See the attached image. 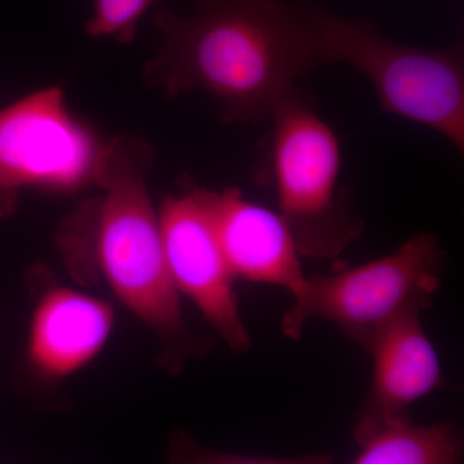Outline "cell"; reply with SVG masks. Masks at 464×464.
<instances>
[{
  "instance_id": "1",
  "label": "cell",
  "mask_w": 464,
  "mask_h": 464,
  "mask_svg": "<svg viewBox=\"0 0 464 464\" xmlns=\"http://www.w3.org/2000/svg\"><path fill=\"white\" fill-rule=\"evenodd\" d=\"M146 79L170 96L200 92L232 123H257L295 93L313 63L306 5L199 0L188 14L161 9Z\"/></svg>"
},
{
  "instance_id": "2",
  "label": "cell",
  "mask_w": 464,
  "mask_h": 464,
  "mask_svg": "<svg viewBox=\"0 0 464 464\" xmlns=\"http://www.w3.org/2000/svg\"><path fill=\"white\" fill-rule=\"evenodd\" d=\"M148 143L121 137L106 145L97 185L96 264L119 301L154 333L167 369L179 372L204 342L188 328L170 279L159 213L146 186Z\"/></svg>"
},
{
  "instance_id": "3",
  "label": "cell",
  "mask_w": 464,
  "mask_h": 464,
  "mask_svg": "<svg viewBox=\"0 0 464 464\" xmlns=\"http://www.w3.org/2000/svg\"><path fill=\"white\" fill-rule=\"evenodd\" d=\"M314 69L344 63L373 85L382 109L464 150V63L459 48L427 50L384 36L366 18L306 5Z\"/></svg>"
},
{
  "instance_id": "4",
  "label": "cell",
  "mask_w": 464,
  "mask_h": 464,
  "mask_svg": "<svg viewBox=\"0 0 464 464\" xmlns=\"http://www.w3.org/2000/svg\"><path fill=\"white\" fill-rule=\"evenodd\" d=\"M444 261L438 237L417 234L386 257L306 277L290 293L293 306L283 317L282 331L297 341L308 320L324 319L368 351L391 324L431 306Z\"/></svg>"
},
{
  "instance_id": "5",
  "label": "cell",
  "mask_w": 464,
  "mask_h": 464,
  "mask_svg": "<svg viewBox=\"0 0 464 464\" xmlns=\"http://www.w3.org/2000/svg\"><path fill=\"white\" fill-rule=\"evenodd\" d=\"M273 176L279 210L302 257L334 259L362 235V221L338 190L341 148L315 110L295 93L274 114Z\"/></svg>"
},
{
  "instance_id": "6",
  "label": "cell",
  "mask_w": 464,
  "mask_h": 464,
  "mask_svg": "<svg viewBox=\"0 0 464 464\" xmlns=\"http://www.w3.org/2000/svg\"><path fill=\"white\" fill-rule=\"evenodd\" d=\"M106 146L76 121L63 91L45 88L0 111V217L24 190L69 192L97 183Z\"/></svg>"
},
{
  "instance_id": "7",
  "label": "cell",
  "mask_w": 464,
  "mask_h": 464,
  "mask_svg": "<svg viewBox=\"0 0 464 464\" xmlns=\"http://www.w3.org/2000/svg\"><path fill=\"white\" fill-rule=\"evenodd\" d=\"M213 197L215 191L195 190L164 201L159 212L164 255L177 292L194 302L232 351L244 353L250 337L217 232Z\"/></svg>"
},
{
  "instance_id": "8",
  "label": "cell",
  "mask_w": 464,
  "mask_h": 464,
  "mask_svg": "<svg viewBox=\"0 0 464 464\" xmlns=\"http://www.w3.org/2000/svg\"><path fill=\"white\" fill-rule=\"evenodd\" d=\"M366 353L373 357V378L357 414L359 445L387 427L409 422V408L444 384L439 355L424 333L420 314H408L391 324Z\"/></svg>"
},
{
  "instance_id": "9",
  "label": "cell",
  "mask_w": 464,
  "mask_h": 464,
  "mask_svg": "<svg viewBox=\"0 0 464 464\" xmlns=\"http://www.w3.org/2000/svg\"><path fill=\"white\" fill-rule=\"evenodd\" d=\"M217 232L235 279L273 284L289 293L306 276L301 253L279 212L246 199L237 188L215 192Z\"/></svg>"
},
{
  "instance_id": "10",
  "label": "cell",
  "mask_w": 464,
  "mask_h": 464,
  "mask_svg": "<svg viewBox=\"0 0 464 464\" xmlns=\"http://www.w3.org/2000/svg\"><path fill=\"white\" fill-rule=\"evenodd\" d=\"M114 326L109 304L78 290L52 286L45 290L30 323L27 355L44 380L76 373L96 359Z\"/></svg>"
},
{
  "instance_id": "11",
  "label": "cell",
  "mask_w": 464,
  "mask_h": 464,
  "mask_svg": "<svg viewBox=\"0 0 464 464\" xmlns=\"http://www.w3.org/2000/svg\"><path fill=\"white\" fill-rule=\"evenodd\" d=\"M353 464H463V438L456 424L405 423L387 427L360 444Z\"/></svg>"
},
{
  "instance_id": "12",
  "label": "cell",
  "mask_w": 464,
  "mask_h": 464,
  "mask_svg": "<svg viewBox=\"0 0 464 464\" xmlns=\"http://www.w3.org/2000/svg\"><path fill=\"white\" fill-rule=\"evenodd\" d=\"M170 464H333L329 453L301 458H268L241 456L208 449L185 432L174 433L169 444Z\"/></svg>"
},
{
  "instance_id": "13",
  "label": "cell",
  "mask_w": 464,
  "mask_h": 464,
  "mask_svg": "<svg viewBox=\"0 0 464 464\" xmlns=\"http://www.w3.org/2000/svg\"><path fill=\"white\" fill-rule=\"evenodd\" d=\"M157 0H96L87 33L94 38L132 41L140 21Z\"/></svg>"
}]
</instances>
